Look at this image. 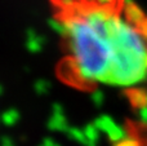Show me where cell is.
Masks as SVG:
<instances>
[{
	"instance_id": "6da1fadb",
	"label": "cell",
	"mask_w": 147,
	"mask_h": 146,
	"mask_svg": "<svg viewBox=\"0 0 147 146\" xmlns=\"http://www.w3.org/2000/svg\"><path fill=\"white\" fill-rule=\"evenodd\" d=\"M84 79L129 87L147 78V14L130 0H49Z\"/></svg>"
}]
</instances>
